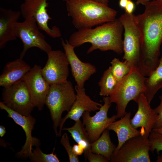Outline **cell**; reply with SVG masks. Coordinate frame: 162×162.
Returning <instances> with one entry per match:
<instances>
[{"label": "cell", "mask_w": 162, "mask_h": 162, "mask_svg": "<svg viewBox=\"0 0 162 162\" xmlns=\"http://www.w3.org/2000/svg\"><path fill=\"white\" fill-rule=\"evenodd\" d=\"M72 150L75 154L78 156L82 155L84 153V149L81 145L77 144L74 145L72 146Z\"/></svg>", "instance_id": "obj_32"}, {"label": "cell", "mask_w": 162, "mask_h": 162, "mask_svg": "<svg viewBox=\"0 0 162 162\" xmlns=\"http://www.w3.org/2000/svg\"><path fill=\"white\" fill-rule=\"evenodd\" d=\"M146 78L136 68L132 67L128 73L118 82L109 96L111 102L116 104L117 118L126 114V109L130 101L136 102L140 94L145 93Z\"/></svg>", "instance_id": "obj_4"}, {"label": "cell", "mask_w": 162, "mask_h": 162, "mask_svg": "<svg viewBox=\"0 0 162 162\" xmlns=\"http://www.w3.org/2000/svg\"><path fill=\"white\" fill-rule=\"evenodd\" d=\"M41 67L35 64L24 77L25 82L30 93L34 106L39 110H42L45 104L46 98L50 85L43 77Z\"/></svg>", "instance_id": "obj_13"}, {"label": "cell", "mask_w": 162, "mask_h": 162, "mask_svg": "<svg viewBox=\"0 0 162 162\" xmlns=\"http://www.w3.org/2000/svg\"><path fill=\"white\" fill-rule=\"evenodd\" d=\"M0 108L5 110L8 117L12 118L16 123L23 129L26 135L25 143L20 151L16 153L19 157H29L32 153V147L39 146L40 142L37 138L32 136V131L35 122V119L31 115L28 116L22 115L7 106L2 101L0 102Z\"/></svg>", "instance_id": "obj_14"}, {"label": "cell", "mask_w": 162, "mask_h": 162, "mask_svg": "<svg viewBox=\"0 0 162 162\" xmlns=\"http://www.w3.org/2000/svg\"><path fill=\"white\" fill-rule=\"evenodd\" d=\"M152 0H136V4L137 5L141 4L145 5L146 3Z\"/></svg>", "instance_id": "obj_34"}, {"label": "cell", "mask_w": 162, "mask_h": 162, "mask_svg": "<svg viewBox=\"0 0 162 162\" xmlns=\"http://www.w3.org/2000/svg\"><path fill=\"white\" fill-rule=\"evenodd\" d=\"M68 15L78 30L89 29L112 21L117 12L108 4L94 0H68L65 2Z\"/></svg>", "instance_id": "obj_3"}, {"label": "cell", "mask_w": 162, "mask_h": 162, "mask_svg": "<svg viewBox=\"0 0 162 162\" xmlns=\"http://www.w3.org/2000/svg\"><path fill=\"white\" fill-rule=\"evenodd\" d=\"M47 54V60L41 69L44 78L50 85L67 82L69 64L65 53L60 50H52Z\"/></svg>", "instance_id": "obj_12"}, {"label": "cell", "mask_w": 162, "mask_h": 162, "mask_svg": "<svg viewBox=\"0 0 162 162\" xmlns=\"http://www.w3.org/2000/svg\"><path fill=\"white\" fill-rule=\"evenodd\" d=\"M142 14L136 15L141 39L138 70L148 76L158 66L162 42V1L154 0L144 5Z\"/></svg>", "instance_id": "obj_1"}, {"label": "cell", "mask_w": 162, "mask_h": 162, "mask_svg": "<svg viewBox=\"0 0 162 162\" xmlns=\"http://www.w3.org/2000/svg\"><path fill=\"white\" fill-rule=\"evenodd\" d=\"M74 124L70 128H62L71 134L73 140L81 145L84 150L90 148V144L84 125L80 119L75 122Z\"/></svg>", "instance_id": "obj_23"}, {"label": "cell", "mask_w": 162, "mask_h": 162, "mask_svg": "<svg viewBox=\"0 0 162 162\" xmlns=\"http://www.w3.org/2000/svg\"><path fill=\"white\" fill-rule=\"evenodd\" d=\"M123 26L119 18L107 22L93 28L78 30L70 36L68 42L74 48L84 43L91 44L87 51L89 54L94 50H112L118 54L123 52L122 34Z\"/></svg>", "instance_id": "obj_2"}, {"label": "cell", "mask_w": 162, "mask_h": 162, "mask_svg": "<svg viewBox=\"0 0 162 162\" xmlns=\"http://www.w3.org/2000/svg\"><path fill=\"white\" fill-rule=\"evenodd\" d=\"M33 150L32 153L29 157L30 160L37 162H59V160L56 154L54 153L55 148H54L52 153L46 154L44 153L40 148L39 146H36Z\"/></svg>", "instance_id": "obj_26"}, {"label": "cell", "mask_w": 162, "mask_h": 162, "mask_svg": "<svg viewBox=\"0 0 162 162\" xmlns=\"http://www.w3.org/2000/svg\"><path fill=\"white\" fill-rule=\"evenodd\" d=\"M131 113L127 112L120 119L115 121L107 128L117 135L118 143L115 150H118L123 144L128 140L141 135L140 131L134 128L130 123Z\"/></svg>", "instance_id": "obj_20"}, {"label": "cell", "mask_w": 162, "mask_h": 162, "mask_svg": "<svg viewBox=\"0 0 162 162\" xmlns=\"http://www.w3.org/2000/svg\"><path fill=\"white\" fill-rule=\"evenodd\" d=\"M150 144V151L153 152L156 150L159 154L162 151V135L153 130L152 131L148 137Z\"/></svg>", "instance_id": "obj_27"}, {"label": "cell", "mask_w": 162, "mask_h": 162, "mask_svg": "<svg viewBox=\"0 0 162 162\" xmlns=\"http://www.w3.org/2000/svg\"><path fill=\"white\" fill-rule=\"evenodd\" d=\"M47 0H24L20 6L21 15L24 19L33 17L40 30L44 31L49 36L56 38L61 36L59 28L56 26L50 28L49 21L52 18L47 12L49 3Z\"/></svg>", "instance_id": "obj_9"}, {"label": "cell", "mask_w": 162, "mask_h": 162, "mask_svg": "<svg viewBox=\"0 0 162 162\" xmlns=\"http://www.w3.org/2000/svg\"><path fill=\"white\" fill-rule=\"evenodd\" d=\"M128 0H119V6L122 8L125 9Z\"/></svg>", "instance_id": "obj_33"}, {"label": "cell", "mask_w": 162, "mask_h": 162, "mask_svg": "<svg viewBox=\"0 0 162 162\" xmlns=\"http://www.w3.org/2000/svg\"><path fill=\"white\" fill-rule=\"evenodd\" d=\"M99 3L106 4H108L109 0H94Z\"/></svg>", "instance_id": "obj_36"}, {"label": "cell", "mask_w": 162, "mask_h": 162, "mask_svg": "<svg viewBox=\"0 0 162 162\" xmlns=\"http://www.w3.org/2000/svg\"><path fill=\"white\" fill-rule=\"evenodd\" d=\"M6 133V130L4 127L3 126H0V136L2 137Z\"/></svg>", "instance_id": "obj_35"}, {"label": "cell", "mask_w": 162, "mask_h": 162, "mask_svg": "<svg viewBox=\"0 0 162 162\" xmlns=\"http://www.w3.org/2000/svg\"><path fill=\"white\" fill-rule=\"evenodd\" d=\"M111 71L118 82L126 76L130 71L131 67L127 61H121L118 58H115L111 62Z\"/></svg>", "instance_id": "obj_25"}, {"label": "cell", "mask_w": 162, "mask_h": 162, "mask_svg": "<svg viewBox=\"0 0 162 162\" xmlns=\"http://www.w3.org/2000/svg\"><path fill=\"white\" fill-rule=\"evenodd\" d=\"M138 109L130 123L136 129L141 128V135L148 138L154 128L156 121L157 114L150 106L144 93H142L135 102Z\"/></svg>", "instance_id": "obj_16"}, {"label": "cell", "mask_w": 162, "mask_h": 162, "mask_svg": "<svg viewBox=\"0 0 162 162\" xmlns=\"http://www.w3.org/2000/svg\"><path fill=\"white\" fill-rule=\"evenodd\" d=\"M160 102L159 105L154 109L157 114V117L154 127L153 129L162 127V93L159 96Z\"/></svg>", "instance_id": "obj_30"}, {"label": "cell", "mask_w": 162, "mask_h": 162, "mask_svg": "<svg viewBox=\"0 0 162 162\" xmlns=\"http://www.w3.org/2000/svg\"><path fill=\"white\" fill-rule=\"evenodd\" d=\"M61 44L68 59L76 86L80 88H84L85 82L96 73L95 66L89 62L81 61L75 53V48L69 44L67 40L64 41L62 38Z\"/></svg>", "instance_id": "obj_15"}, {"label": "cell", "mask_w": 162, "mask_h": 162, "mask_svg": "<svg viewBox=\"0 0 162 162\" xmlns=\"http://www.w3.org/2000/svg\"><path fill=\"white\" fill-rule=\"evenodd\" d=\"M109 130L105 129L97 140L91 143L90 148L93 153L101 154L110 161L116 146L111 141Z\"/></svg>", "instance_id": "obj_22"}, {"label": "cell", "mask_w": 162, "mask_h": 162, "mask_svg": "<svg viewBox=\"0 0 162 162\" xmlns=\"http://www.w3.org/2000/svg\"><path fill=\"white\" fill-rule=\"evenodd\" d=\"M148 76L145 81L144 93L150 104L158 91L162 88V54L158 66Z\"/></svg>", "instance_id": "obj_21"}, {"label": "cell", "mask_w": 162, "mask_h": 162, "mask_svg": "<svg viewBox=\"0 0 162 162\" xmlns=\"http://www.w3.org/2000/svg\"><path fill=\"white\" fill-rule=\"evenodd\" d=\"M63 1H64V2H66L67 1H68V0H62Z\"/></svg>", "instance_id": "obj_39"}, {"label": "cell", "mask_w": 162, "mask_h": 162, "mask_svg": "<svg viewBox=\"0 0 162 162\" xmlns=\"http://www.w3.org/2000/svg\"><path fill=\"white\" fill-rule=\"evenodd\" d=\"M156 162H162V153L160 155H158L157 157Z\"/></svg>", "instance_id": "obj_38"}, {"label": "cell", "mask_w": 162, "mask_h": 162, "mask_svg": "<svg viewBox=\"0 0 162 162\" xmlns=\"http://www.w3.org/2000/svg\"><path fill=\"white\" fill-rule=\"evenodd\" d=\"M75 91L70 81L50 85L45 104L49 110L53 128L56 136L58 135L57 128L62 119L63 112L70 110L76 99Z\"/></svg>", "instance_id": "obj_5"}, {"label": "cell", "mask_w": 162, "mask_h": 162, "mask_svg": "<svg viewBox=\"0 0 162 162\" xmlns=\"http://www.w3.org/2000/svg\"><path fill=\"white\" fill-rule=\"evenodd\" d=\"M158 1H162V0H157Z\"/></svg>", "instance_id": "obj_40"}, {"label": "cell", "mask_w": 162, "mask_h": 162, "mask_svg": "<svg viewBox=\"0 0 162 162\" xmlns=\"http://www.w3.org/2000/svg\"><path fill=\"white\" fill-rule=\"evenodd\" d=\"M118 82L113 75L110 66L104 72L98 82L99 95L104 97L109 96L113 92Z\"/></svg>", "instance_id": "obj_24"}, {"label": "cell", "mask_w": 162, "mask_h": 162, "mask_svg": "<svg viewBox=\"0 0 162 162\" xmlns=\"http://www.w3.org/2000/svg\"><path fill=\"white\" fill-rule=\"evenodd\" d=\"M103 100V105L94 116H91L90 112L86 111L82 116V122L91 143L97 140L108 126L117 118L116 115L110 117L108 116V111L112 103L109 96L104 97Z\"/></svg>", "instance_id": "obj_10"}, {"label": "cell", "mask_w": 162, "mask_h": 162, "mask_svg": "<svg viewBox=\"0 0 162 162\" xmlns=\"http://www.w3.org/2000/svg\"><path fill=\"white\" fill-rule=\"evenodd\" d=\"M124 31L123 40V59L131 67L138 69L141 56L140 33L136 15L125 12L119 18Z\"/></svg>", "instance_id": "obj_6"}, {"label": "cell", "mask_w": 162, "mask_h": 162, "mask_svg": "<svg viewBox=\"0 0 162 162\" xmlns=\"http://www.w3.org/2000/svg\"><path fill=\"white\" fill-rule=\"evenodd\" d=\"M60 142L68 153L69 162H80L78 156L75 154L73 152L72 146L70 144L69 138L66 133H64L62 136Z\"/></svg>", "instance_id": "obj_28"}, {"label": "cell", "mask_w": 162, "mask_h": 162, "mask_svg": "<svg viewBox=\"0 0 162 162\" xmlns=\"http://www.w3.org/2000/svg\"><path fill=\"white\" fill-rule=\"evenodd\" d=\"M2 99V102L9 108L25 116L30 115L34 107L23 81L4 88Z\"/></svg>", "instance_id": "obj_11"}, {"label": "cell", "mask_w": 162, "mask_h": 162, "mask_svg": "<svg viewBox=\"0 0 162 162\" xmlns=\"http://www.w3.org/2000/svg\"><path fill=\"white\" fill-rule=\"evenodd\" d=\"M31 69L29 65L20 58L8 62L0 76V86L6 88L23 81Z\"/></svg>", "instance_id": "obj_18"}, {"label": "cell", "mask_w": 162, "mask_h": 162, "mask_svg": "<svg viewBox=\"0 0 162 162\" xmlns=\"http://www.w3.org/2000/svg\"><path fill=\"white\" fill-rule=\"evenodd\" d=\"M75 89L76 97L70 110L65 116L62 118L59 126V131L58 136H60L64 122L68 118L76 122L80 120L85 112H94L99 110L102 104L92 100L86 93L84 88H80L76 86Z\"/></svg>", "instance_id": "obj_17"}, {"label": "cell", "mask_w": 162, "mask_h": 162, "mask_svg": "<svg viewBox=\"0 0 162 162\" xmlns=\"http://www.w3.org/2000/svg\"><path fill=\"white\" fill-rule=\"evenodd\" d=\"M21 13L20 11L0 8V48H4L8 41L15 40V27Z\"/></svg>", "instance_id": "obj_19"}, {"label": "cell", "mask_w": 162, "mask_h": 162, "mask_svg": "<svg viewBox=\"0 0 162 162\" xmlns=\"http://www.w3.org/2000/svg\"><path fill=\"white\" fill-rule=\"evenodd\" d=\"M84 155L86 159L89 162H109L110 161L103 155L93 153L91 148L84 151Z\"/></svg>", "instance_id": "obj_29"}, {"label": "cell", "mask_w": 162, "mask_h": 162, "mask_svg": "<svg viewBox=\"0 0 162 162\" xmlns=\"http://www.w3.org/2000/svg\"><path fill=\"white\" fill-rule=\"evenodd\" d=\"M36 20L33 17L25 19L16 24L15 31L17 38L22 41L23 48L20 58L23 59L26 52L32 47H37L47 54L52 50L46 41L45 36L39 31Z\"/></svg>", "instance_id": "obj_7"}, {"label": "cell", "mask_w": 162, "mask_h": 162, "mask_svg": "<svg viewBox=\"0 0 162 162\" xmlns=\"http://www.w3.org/2000/svg\"><path fill=\"white\" fill-rule=\"evenodd\" d=\"M152 130L162 135V127L158 128L153 129Z\"/></svg>", "instance_id": "obj_37"}, {"label": "cell", "mask_w": 162, "mask_h": 162, "mask_svg": "<svg viewBox=\"0 0 162 162\" xmlns=\"http://www.w3.org/2000/svg\"><path fill=\"white\" fill-rule=\"evenodd\" d=\"M135 8L134 3L131 0H128L127 4L124 10L125 13L128 14H133Z\"/></svg>", "instance_id": "obj_31"}, {"label": "cell", "mask_w": 162, "mask_h": 162, "mask_svg": "<svg viewBox=\"0 0 162 162\" xmlns=\"http://www.w3.org/2000/svg\"><path fill=\"white\" fill-rule=\"evenodd\" d=\"M150 144L148 138L140 135L125 142L111 155V162H150L149 152Z\"/></svg>", "instance_id": "obj_8"}]
</instances>
